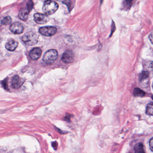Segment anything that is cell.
<instances>
[{
	"label": "cell",
	"mask_w": 153,
	"mask_h": 153,
	"mask_svg": "<svg viewBox=\"0 0 153 153\" xmlns=\"http://www.w3.org/2000/svg\"><path fill=\"white\" fill-rule=\"evenodd\" d=\"M55 1H65V0H55Z\"/></svg>",
	"instance_id": "25"
},
{
	"label": "cell",
	"mask_w": 153,
	"mask_h": 153,
	"mask_svg": "<svg viewBox=\"0 0 153 153\" xmlns=\"http://www.w3.org/2000/svg\"><path fill=\"white\" fill-rule=\"evenodd\" d=\"M23 42L28 46H33L37 44L39 35L35 32L29 31L25 34L21 38Z\"/></svg>",
	"instance_id": "1"
},
{
	"label": "cell",
	"mask_w": 153,
	"mask_h": 153,
	"mask_svg": "<svg viewBox=\"0 0 153 153\" xmlns=\"http://www.w3.org/2000/svg\"><path fill=\"white\" fill-rule=\"evenodd\" d=\"M135 153H145L143 145L141 143H138L135 145Z\"/></svg>",
	"instance_id": "12"
},
{
	"label": "cell",
	"mask_w": 153,
	"mask_h": 153,
	"mask_svg": "<svg viewBox=\"0 0 153 153\" xmlns=\"http://www.w3.org/2000/svg\"><path fill=\"white\" fill-rule=\"evenodd\" d=\"M149 77V73L148 71H143L141 73L139 76V80L140 82H143L148 78Z\"/></svg>",
	"instance_id": "15"
},
{
	"label": "cell",
	"mask_w": 153,
	"mask_h": 153,
	"mask_svg": "<svg viewBox=\"0 0 153 153\" xmlns=\"http://www.w3.org/2000/svg\"><path fill=\"white\" fill-rule=\"evenodd\" d=\"M10 30L15 34H20L24 32V26L20 23L16 22L10 26Z\"/></svg>",
	"instance_id": "7"
},
{
	"label": "cell",
	"mask_w": 153,
	"mask_h": 153,
	"mask_svg": "<svg viewBox=\"0 0 153 153\" xmlns=\"http://www.w3.org/2000/svg\"><path fill=\"white\" fill-rule=\"evenodd\" d=\"M34 19L35 23L39 24H44L49 21L50 19L48 16L45 14L36 13L34 15Z\"/></svg>",
	"instance_id": "6"
},
{
	"label": "cell",
	"mask_w": 153,
	"mask_h": 153,
	"mask_svg": "<svg viewBox=\"0 0 153 153\" xmlns=\"http://www.w3.org/2000/svg\"><path fill=\"white\" fill-rule=\"evenodd\" d=\"M58 57L57 51L55 49L48 50L43 56V61L47 64H51L56 61Z\"/></svg>",
	"instance_id": "3"
},
{
	"label": "cell",
	"mask_w": 153,
	"mask_h": 153,
	"mask_svg": "<svg viewBox=\"0 0 153 153\" xmlns=\"http://www.w3.org/2000/svg\"><path fill=\"white\" fill-rule=\"evenodd\" d=\"M59 8L57 3L52 1H46L43 5V12L47 15H51L54 14Z\"/></svg>",
	"instance_id": "2"
},
{
	"label": "cell",
	"mask_w": 153,
	"mask_h": 153,
	"mask_svg": "<svg viewBox=\"0 0 153 153\" xmlns=\"http://www.w3.org/2000/svg\"><path fill=\"white\" fill-rule=\"evenodd\" d=\"M149 39L150 42L153 44V32H151L149 35Z\"/></svg>",
	"instance_id": "21"
},
{
	"label": "cell",
	"mask_w": 153,
	"mask_h": 153,
	"mask_svg": "<svg viewBox=\"0 0 153 153\" xmlns=\"http://www.w3.org/2000/svg\"><path fill=\"white\" fill-rule=\"evenodd\" d=\"M52 145L55 150H56L57 149V148L58 146V144L57 142H56V141L53 142L52 143Z\"/></svg>",
	"instance_id": "20"
},
{
	"label": "cell",
	"mask_w": 153,
	"mask_h": 153,
	"mask_svg": "<svg viewBox=\"0 0 153 153\" xmlns=\"http://www.w3.org/2000/svg\"><path fill=\"white\" fill-rule=\"evenodd\" d=\"M152 87H153V84H152Z\"/></svg>",
	"instance_id": "26"
},
{
	"label": "cell",
	"mask_w": 153,
	"mask_h": 153,
	"mask_svg": "<svg viewBox=\"0 0 153 153\" xmlns=\"http://www.w3.org/2000/svg\"><path fill=\"white\" fill-rule=\"evenodd\" d=\"M1 84L2 85V87L6 90H9L8 84V78L4 79L3 81L1 82Z\"/></svg>",
	"instance_id": "17"
},
{
	"label": "cell",
	"mask_w": 153,
	"mask_h": 153,
	"mask_svg": "<svg viewBox=\"0 0 153 153\" xmlns=\"http://www.w3.org/2000/svg\"><path fill=\"white\" fill-rule=\"evenodd\" d=\"M152 99H153V96H152Z\"/></svg>",
	"instance_id": "27"
},
{
	"label": "cell",
	"mask_w": 153,
	"mask_h": 153,
	"mask_svg": "<svg viewBox=\"0 0 153 153\" xmlns=\"http://www.w3.org/2000/svg\"><path fill=\"white\" fill-rule=\"evenodd\" d=\"M42 50L39 48H35L32 49L29 55L31 59L33 60H37L41 57Z\"/></svg>",
	"instance_id": "9"
},
{
	"label": "cell",
	"mask_w": 153,
	"mask_h": 153,
	"mask_svg": "<svg viewBox=\"0 0 153 153\" xmlns=\"http://www.w3.org/2000/svg\"><path fill=\"white\" fill-rule=\"evenodd\" d=\"M146 113L148 115L153 116V102H150L147 105Z\"/></svg>",
	"instance_id": "16"
},
{
	"label": "cell",
	"mask_w": 153,
	"mask_h": 153,
	"mask_svg": "<svg viewBox=\"0 0 153 153\" xmlns=\"http://www.w3.org/2000/svg\"><path fill=\"white\" fill-rule=\"evenodd\" d=\"M33 8V3L32 1H30L27 4V9L30 11V10Z\"/></svg>",
	"instance_id": "19"
},
{
	"label": "cell",
	"mask_w": 153,
	"mask_h": 153,
	"mask_svg": "<svg viewBox=\"0 0 153 153\" xmlns=\"http://www.w3.org/2000/svg\"><path fill=\"white\" fill-rule=\"evenodd\" d=\"M149 145L150 150L153 152V138H151L150 140Z\"/></svg>",
	"instance_id": "18"
},
{
	"label": "cell",
	"mask_w": 153,
	"mask_h": 153,
	"mask_svg": "<svg viewBox=\"0 0 153 153\" xmlns=\"http://www.w3.org/2000/svg\"><path fill=\"white\" fill-rule=\"evenodd\" d=\"M134 95L136 97H143L145 96V93L141 89L138 88H136L134 91Z\"/></svg>",
	"instance_id": "13"
},
{
	"label": "cell",
	"mask_w": 153,
	"mask_h": 153,
	"mask_svg": "<svg viewBox=\"0 0 153 153\" xmlns=\"http://www.w3.org/2000/svg\"><path fill=\"white\" fill-rule=\"evenodd\" d=\"M69 120H70V117H68L67 116H65V120H66V121H69Z\"/></svg>",
	"instance_id": "23"
},
{
	"label": "cell",
	"mask_w": 153,
	"mask_h": 153,
	"mask_svg": "<svg viewBox=\"0 0 153 153\" xmlns=\"http://www.w3.org/2000/svg\"><path fill=\"white\" fill-rule=\"evenodd\" d=\"M18 46V43L13 39H10L6 44V48L10 51H14Z\"/></svg>",
	"instance_id": "10"
},
{
	"label": "cell",
	"mask_w": 153,
	"mask_h": 153,
	"mask_svg": "<svg viewBox=\"0 0 153 153\" xmlns=\"http://www.w3.org/2000/svg\"><path fill=\"white\" fill-rule=\"evenodd\" d=\"M149 67L150 69L153 70V62H150V63Z\"/></svg>",
	"instance_id": "22"
},
{
	"label": "cell",
	"mask_w": 153,
	"mask_h": 153,
	"mask_svg": "<svg viewBox=\"0 0 153 153\" xmlns=\"http://www.w3.org/2000/svg\"><path fill=\"white\" fill-rule=\"evenodd\" d=\"M39 31L42 35L45 36H52L57 33V29L54 26H44L40 27Z\"/></svg>",
	"instance_id": "4"
},
{
	"label": "cell",
	"mask_w": 153,
	"mask_h": 153,
	"mask_svg": "<svg viewBox=\"0 0 153 153\" xmlns=\"http://www.w3.org/2000/svg\"><path fill=\"white\" fill-rule=\"evenodd\" d=\"M126 1H127V2H128V3H130L132 2V1H133V0H126Z\"/></svg>",
	"instance_id": "24"
},
{
	"label": "cell",
	"mask_w": 153,
	"mask_h": 153,
	"mask_svg": "<svg viewBox=\"0 0 153 153\" xmlns=\"http://www.w3.org/2000/svg\"><path fill=\"white\" fill-rule=\"evenodd\" d=\"M30 11L27 8H23L20 10L19 13V16L20 19L22 20H27L28 18L29 14Z\"/></svg>",
	"instance_id": "11"
},
{
	"label": "cell",
	"mask_w": 153,
	"mask_h": 153,
	"mask_svg": "<svg viewBox=\"0 0 153 153\" xmlns=\"http://www.w3.org/2000/svg\"><path fill=\"white\" fill-rule=\"evenodd\" d=\"M12 21V19L10 16H7L0 20V25H8L10 24Z\"/></svg>",
	"instance_id": "14"
},
{
	"label": "cell",
	"mask_w": 153,
	"mask_h": 153,
	"mask_svg": "<svg viewBox=\"0 0 153 153\" xmlns=\"http://www.w3.org/2000/svg\"><path fill=\"white\" fill-rule=\"evenodd\" d=\"M74 59V53L70 49H68L65 51L62 56V61L65 63H71L73 62Z\"/></svg>",
	"instance_id": "5"
},
{
	"label": "cell",
	"mask_w": 153,
	"mask_h": 153,
	"mask_svg": "<svg viewBox=\"0 0 153 153\" xmlns=\"http://www.w3.org/2000/svg\"><path fill=\"white\" fill-rule=\"evenodd\" d=\"M25 80L20 78L18 75H16L12 80V87L15 89H19L24 82Z\"/></svg>",
	"instance_id": "8"
}]
</instances>
